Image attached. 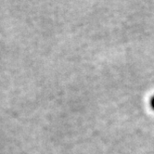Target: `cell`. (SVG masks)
I'll list each match as a JSON object with an SVG mask.
<instances>
[{"instance_id": "obj_1", "label": "cell", "mask_w": 154, "mask_h": 154, "mask_svg": "<svg viewBox=\"0 0 154 154\" xmlns=\"http://www.w3.org/2000/svg\"><path fill=\"white\" fill-rule=\"evenodd\" d=\"M151 105L153 106V108H154V97L152 98V100H151Z\"/></svg>"}]
</instances>
